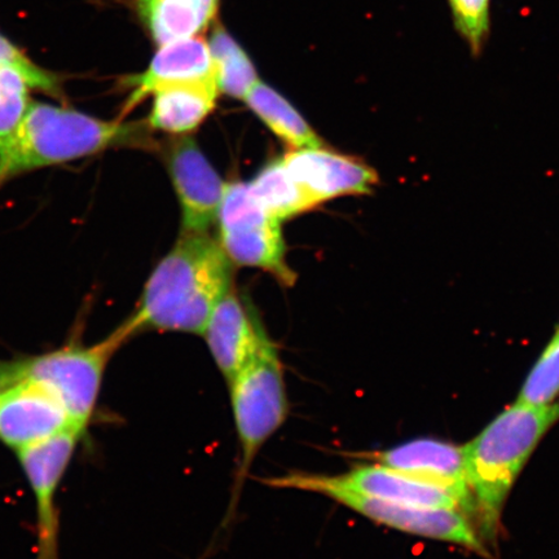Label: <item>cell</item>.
Listing matches in <instances>:
<instances>
[{"label":"cell","instance_id":"1","mask_svg":"<svg viewBox=\"0 0 559 559\" xmlns=\"http://www.w3.org/2000/svg\"><path fill=\"white\" fill-rule=\"evenodd\" d=\"M230 289V261L209 234L181 233L145 283L134 312L116 330L126 342L145 332L204 334Z\"/></svg>","mask_w":559,"mask_h":559},{"label":"cell","instance_id":"2","mask_svg":"<svg viewBox=\"0 0 559 559\" xmlns=\"http://www.w3.org/2000/svg\"><path fill=\"white\" fill-rule=\"evenodd\" d=\"M145 123L102 120L83 111L32 103L23 122L0 143V190L23 175L126 146H148Z\"/></svg>","mask_w":559,"mask_h":559},{"label":"cell","instance_id":"3","mask_svg":"<svg viewBox=\"0 0 559 559\" xmlns=\"http://www.w3.org/2000/svg\"><path fill=\"white\" fill-rule=\"evenodd\" d=\"M558 419L559 402L545 407L515 402L464 445L474 506L486 535L495 536L510 489Z\"/></svg>","mask_w":559,"mask_h":559},{"label":"cell","instance_id":"4","mask_svg":"<svg viewBox=\"0 0 559 559\" xmlns=\"http://www.w3.org/2000/svg\"><path fill=\"white\" fill-rule=\"evenodd\" d=\"M126 344L116 330L95 345L72 341L52 352L0 360L10 383L31 381L45 388L68 412L75 430L85 436L99 401L105 370Z\"/></svg>","mask_w":559,"mask_h":559},{"label":"cell","instance_id":"5","mask_svg":"<svg viewBox=\"0 0 559 559\" xmlns=\"http://www.w3.org/2000/svg\"><path fill=\"white\" fill-rule=\"evenodd\" d=\"M227 383L240 443L237 484L241 485L257 454L289 414L282 360L270 338Z\"/></svg>","mask_w":559,"mask_h":559},{"label":"cell","instance_id":"6","mask_svg":"<svg viewBox=\"0 0 559 559\" xmlns=\"http://www.w3.org/2000/svg\"><path fill=\"white\" fill-rule=\"evenodd\" d=\"M265 485L323 495L382 526L421 536L425 539L457 544L488 557L487 549L460 509L396 504V502L368 498L348 489L320 484L312 478L311 474L306 473H292L271 478L265 480Z\"/></svg>","mask_w":559,"mask_h":559},{"label":"cell","instance_id":"7","mask_svg":"<svg viewBox=\"0 0 559 559\" xmlns=\"http://www.w3.org/2000/svg\"><path fill=\"white\" fill-rule=\"evenodd\" d=\"M216 221L230 262L269 272L283 285L295 284L296 274L285 261L282 222L261 204L249 183L227 186Z\"/></svg>","mask_w":559,"mask_h":559},{"label":"cell","instance_id":"8","mask_svg":"<svg viewBox=\"0 0 559 559\" xmlns=\"http://www.w3.org/2000/svg\"><path fill=\"white\" fill-rule=\"evenodd\" d=\"M80 431L61 435L17 452L37 512V559H59V488L82 439Z\"/></svg>","mask_w":559,"mask_h":559},{"label":"cell","instance_id":"9","mask_svg":"<svg viewBox=\"0 0 559 559\" xmlns=\"http://www.w3.org/2000/svg\"><path fill=\"white\" fill-rule=\"evenodd\" d=\"M165 157L180 202L181 233L206 234L218 219L227 185L191 138L173 140Z\"/></svg>","mask_w":559,"mask_h":559},{"label":"cell","instance_id":"10","mask_svg":"<svg viewBox=\"0 0 559 559\" xmlns=\"http://www.w3.org/2000/svg\"><path fill=\"white\" fill-rule=\"evenodd\" d=\"M360 457L443 488L456 498L461 510H475L467 478L465 447L424 438L393 449L365 453Z\"/></svg>","mask_w":559,"mask_h":559},{"label":"cell","instance_id":"11","mask_svg":"<svg viewBox=\"0 0 559 559\" xmlns=\"http://www.w3.org/2000/svg\"><path fill=\"white\" fill-rule=\"evenodd\" d=\"M69 429L64 405L37 383L15 381L0 395V442L16 453Z\"/></svg>","mask_w":559,"mask_h":559},{"label":"cell","instance_id":"12","mask_svg":"<svg viewBox=\"0 0 559 559\" xmlns=\"http://www.w3.org/2000/svg\"><path fill=\"white\" fill-rule=\"evenodd\" d=\"M286 169L318 202L342 195L369 194L379 174L361 160L320 148L290 150L283 158Z\"/></svg>","mask_w":559,"mask_h":559},{"label":"cell","instance_id":"13","mask_svg":"<svg viewBox=\"0 0 559 559\" xmlns=\"http://www.w3.org/2000/svg\"><path fill=\"white\" fill-rule=\"evenodd\" d=\"M206 81H215L209 44L194 37L160 46L143 73L123 79L121 85L129 91V96L123 103L120 118L124 120L130 111L159 88Z\"/></svg>","mask_w":559,"mask_h":559},{"label":"cell","instance_id":"14","mask_svg":"<svg viewBox=\"0 0 559 559\" xmlns=\"http://www.w3.org/2000/svg\"><path fill=\"white\" fill-rule=\"evenodd\" d=\"M320 484L348 489L368 498L396 504L461 509L445 489L380 464H365L338 475L311 474Z\"/></svg>","mask_w":559,"mask_h":559},{"label":"cell","instance_id":"15","mask_svg":"<svg viewBox=\"0 0 559 559\" xmlns=\"http://www.w3.org/2000/svg\"><path fill=\"white\" fill-rule=\"evenodd\" d=\"M202 335L227 382L269 338L233 289L216 304Z\"/></svg>","mask_w":559,"mask_h":559},{"label":"cell","instance_id":"16","mask_svg":"<svg viewBox=\"0 0 559 559\" xmlns=\"http://www.w3.org/2000/svg\"><path fill=\"white\" fill-rule=\"evenodd\" d=\"M221 94L215 81L181 83L152 94L153 104L145 126L167 135L190 134L206 120Z\"/></svg>","mask_w":559,"mask_h":559},{"label":"cell","instance_id":"17","mask_svg":"<svg viewBox=\"0 0 559 559\" xmlns=\"http://www.w3.org/2000/svg\"><path fill=\"white\" fill-rule=\"evenodd\" d=\"M146 31L159 46L199 37L216 17L219 0H136Z\"/></svg>","mask_w":559,"mask_h":559},{"label":"cell","instance_id":"18","mask_svg":"<svg viewBox=\"0 0 559 559\" xmlns=\"http://www.w3.org/2000/svg\"><path fill=\"white\" fill-rule=\"evenodd\" d=\"M248 107L292 150L320 148L319 138L302 115L274 88L258 82L245 97Z\"/></svg>","mask_w":559,"mask_h":559},{"label":"cell","instance_id":"19","mask_svg":"<svg viewBox=\"0 0 559 559\" xmlns=\"http://www.w3.org/2000/svg\"><path fill=\"white\" fill-rule=\"evenodd\" d=\"M44 91L62 99L59 76L41 79L15 66H0V143L10 138L29 110L31 91Z\"/></svg>","mask_w":559,"mask_h":559},{"label":"cell","instance_id":"20","mask_svg":"<svg viewBox=\"0 0 559 559\" xmlns=\"http://www.w3.org/2000/svg\"><path fill=\"white\" fill-rule=\"evenodd\" d=\"M249 186L261 204L280 222L318 206V202L292 177L283 158L264 166Z\"/></svg>","mask_w":559,"mask_h":559},{"label":"cell","instance_id":"21","mask_svg":"<svg viewBox=\"0 0 559 559\" xmlns=\"http://www.w3.org/2000/svg\"><path fill=\"white\" fill-rule=\"evenodd\" d=\"M209 48L221 93L245 100L251 88L260 82L248 53L225 29L214 32Z\"/></svg>","mask_w":559,"mask_h":559},{"label":"cell","instance_id":"22","mask_svg":"<svg viewBox=\"0 0 559 559\" xmlns=\"http://www.w3.org/2000/svg\"><path fill=\"white\" fill-rule=\"evenodd\" d=\"M454 31L467 47V51L478 58L485 52L491 35L492 0H447Z\"/></svg>","mask_w":559,"mask_h":559},{"label":"cell","instance_id":"23","mask_svg":"<svg viewBox=\"0 0 559 559\" xmlns=\"http://www.w3.org/2000/svg\"><path fill=\"white\" fill-rule=\"evenodd\" d=\"M559 394V328L524 381L516 402L545 407Z\"/></svg>","mask_w":559,"mask_h":559},{"label":"cell","instance_id":"24","mask_svg":"<svg viewBox=\"0 0 559 559\" xmlns=\"http://www.w3.org/2000/svg\"><path fill=\"white\" fill-rule=\"evenodd\" d=\"M0 66H15L34 75L41 76V79H56V76H58L34 64L23 51L19 50V48L13 45L11 40L3 37L2 34H0Z\"/></svg>","mask_w":559,"mask_h":559},{"label":"cell","instance_id":"25","mask_svg":"<svg viewBox=\"0 0 559 559\" xmlns=\"http://www.w3.org/2000/svg\"><path fill=\"white\" fill-rule=\"evenodd\" d=\"M9 377L5 376L2 369H0V395H2L3 391L10 386Z\"/></svg>","mask_w":559,"mask_h":559}]
</instances>
